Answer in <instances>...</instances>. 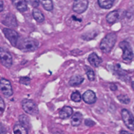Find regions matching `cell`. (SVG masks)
Listing matches in <instances>:
<instances>
[{
  "instance_id": "obj_28",
  "label": "cell",
  "mask_w": 134,
  "mask_h": 134,
  "mask_svg": "<svg viewBox=\"0 0 134 134\" xmlns=\"http://www.w3.org/2000/svg\"><path fill=\"white\" fill-rule=\"evenodd\" d=\"M5 105L4 100L0 97V115H2L4 111Z\"/></svg>"
},
{
  "instance_id": "obj_24",
  "label": "cell",
  "mask_w": 134,
  "mask_h": 134,
  "mask_svg": "<svg viewBox=\"0 0 134 134\" xmlns=\"http://www.w3.org/2000/svg\"><path fill=\"white\" fill-rule=\"evenodd\" d=\"M117 99L122 104H127L130 102V98L127 95H119L117 96Z\"/></svg>"
},
{
  "instance_id": "obj_13",
  "label": "cell",
  "mask_w": 134,
  "mask_h": 134,
  "mask_svg": "<svg viewBox=\"0 0 134 134\" xmlns=\"http://www.w3.org/2000/svg\"><path fill=\"white\" fill-rule=\"evenodd\" d=\"M88 61L94 67H97L99 66L102 61V59L99 58L95 52H93L89 55Z\"/></svg>"
},
{
  "instance_id": "obj_7",
  "label": "cell",
  "mask_w": 134,
  "mask_h": 134,
  "mask_svg": "<svg viewBox=\"0 0 134 134\" xmlns=\"http://www.w3.org/2000/svg\"><path fill=\"white\" fill-rule=\"evenodd\" d=\"M121 115L122 119L126 126V127L131 130H133L134 124H133V117L131 113L127 109L124 108L121 110Z\"/></svg>"
},
{
  "instance_id": "obj_32",
  "label": "cell",
  "mask_w": 134,
  "mask_h": 134,
  "mask_svg": "<svg viewBox=\"0 0 134 134\" xmlns=\"http://www.w3.org/2000/svg\"><path fill=\"white\" fill-rule=\"evenodd\" d=\"M119 134H132V133H130V132H128V131H127L122 130V131H121L120 132Z\"/></svg>"
},
{
  "instance_id": "obj_9",
  "label": "cell",
  "mask_w": 134,
  "mask_h": 134,
  "mask_svg": "<svg viewBox=\"0 0 134 134\" xmlns=\"http://www.w3.org/2000/svg\"><path fill=\"white\" fill-rule=\"evenodd\" d=\"M0 90L2 93L6 97H9L13 94L10 82L4 78H2L0 80Z\"/></svg>"
},
{
  "instance_id": "obj_23",
  "label": "cell",
  "mask_w": 134,
  "mask_h": 134,
  "mask_svg": "<svg viewBox=\"0 0 134 134\" xmlns=\"http://www.w3.org/2000/svg\"><path fill=\"white\" fill-rule=\"evenodd\" d=\"M71 99L75 102H80L81 100V96L80 93L78 91H75L72 93L71 96Z\"/></svg>"
},
{
  "instance_id": "obj_29",
  "label": "cell",
  "mask_w": 134,
  "mask_h": 134,
  "mask_svg": "<svg viewBox=\"0 0 134 134\" xmlns=\"http://www.w3.org/2000/svg\"><path fill=\"white\" fill-rule=\"evenodd\" d=\"M85 124L87 126H94L95 124L94 122V121H93L92 120H91V119H86L85 120Z\"/></svg>"
},
{
  "instance_id": "obj_16",
  "label": "cell",
  "mask_w": 134,
  "mask_h": 134,
  "mask_svg": "<svg viewBox=\"0 0 134 134\" xmlns=\"http://www.w3.org/2000/svg\"><path fill=\"white\" fill-rule=\"evenodd\" d=\"M82 119V114L79 112H77L72 117L71 119V124L73 126H78L81 124Z\"/></svg>"
},
{
  "instance_id": "obj_25",
  "label": "cell",
  "mask_w": 134,
  "mask_h": 134,
  "mask_svg": "<svg viewBox=\"0 0 134 134\" xmlns=\"http://www.w3.org/2000/svg\"><path fill=\"white\" fill-rule=\"evenodd\" d=\"M86 75L88 79V80L90 81H93L95 79V74L94 71L91 70L90 68H89L88 70L86 71Z\"/></svg>"
},
{
  "instance_id": "obj_17",
  "label": "cell",
  "mask_w": 134,
  "mask_h": 134,
  "mask_svg": "<svg viewBox=\"0 0 134 134\" xmlns=\"http://www.w3.org/2000/svg\"><path fill=\"white\" fill-rule=\"evenodd\" d=\"M32 16L34 18L38 23H42L44 20V17L41 11L36 8H34L32 10Z\"/></svg>"
},
{
  "instance_id": "obj_26",
  "label": "cell",
  "mask_w": 134,
  "mask_h": 134,
  "mask_svg": "<svg viewBox=\"0 0 134 134\" xmlns=\"http://www.w3.org/2000/svg\"><path fill=\"white\" fill-rule=\"evenodd\" d=\"M30 79L28 77H21L19 79V83L20 84L28 85L30 84Z\"/></svg>"
},
{
  "instance_id": "obj_6",
  "label": "cell",
  "mask_w": 134,
  "mask_h": 134,
  "mask_svg": "<svg viewBox=\"0 0 134 134\" xmlns=\"http://www.w3.org/2000/svg\"><path fill=\"white\" fill-rule=\"evenodd\" d=\"M3 32L10 44L13 46L16 47L17 46L19 38L17 32L14 30L8 28H4L3 29Z\"/></svg>"
},
{
  "instance_id": "obj_18",
  "label": "cell",
  "mask_w": 134,
  "mask_h": 134,
  "mask_svg": "<svg viewBox=\"0 0 134 134\" xmlns=\"http://www.w3.org/2000/svg\"><path fill=\"white\" fill-rule=\"evenodd\" d=\"M83 81H84V78L82 76L80 75H75L73 76L71 78L69 83L70 86H74L80 85L83 82Z\"/></svg>"
},
{
  "instance_id": "obj_22",
  "label": "cell",
  "mask_w": 134,
  "mask_h": 134,
  "mask_svg": "<svg viewBox=\"0 0 134 134\" xmlns=\"http://www.w3.org/2000/svg\"><path fill=\"white\" fill-rule=\"evenodd\" d=\"M19 120L21 125L25 127L26 128H28L30 125V121L28 117L24 114H22L19 117Z\"/></svg>"
},
{
  "instance_id": "obj_5",
  "label": "cell",
  "mask_w": 134,
  "mask_h": 134,
  "mask_svg": "<svg viewBox=\"0 0 134 134\" xmlns=\"http://www.w3.org/2000/svg\"><path fill=\"white\" fill-rule=\"evenodd\" d=\"M126 14L124 10H115L109 12L106 16V21L109 24H114L121 19Z\"/></svg>"
},
{
  "instance_id": "obj_8",
  "label": "cell",
  "mask_w": 134,
  "mask_h": 134,
  "mask_svg": "<svg viewBox=\"0 0 134 134\" xmlns=\"http://www.w3.org/2000/svg\"><path fill=\"white\" fill-rule=\"evenodd\" d=\"M0 59L2 64L7 68H10L12 65L13 59L10 53L3 48H0Z\"/></svg>"
},
{
  "instance_id": "obj_3",
  "label": "cell",
  "mask_w": 134,
  "mask_h": 134,
  "mask_svg": "<svg viewBox=\"0 0 134 134\" xmlns=\"http://www.w3.org/2000/svg\"><path fill=\"white\" fill-rule=\"evenodd\" d=\"M21 105L24 110L30 115H36L39 113L36 104L32 100L24 99L21 102Z\"/></svg>"
},
{
  "instance_id": "obj_11",
  "label": "cell",
  "mask_w": 134,
  "mask_h": 134,
  "mask_svg": "<svg viewBox=\"0 0 134 134\" xmlns=\"http://www.w3.org/2000/svg\"><path fill=\"white\" fill-rule=\"evenodd\" d=\"M2 24L9 27H15L17 26V23L15 15L12 13H7L2 18Z\"/></svg>"
},
{
  "instance_id": "obj_1",
  "label": "cell",
  "mask_w": 134,
  "mask_h": 134,
  "mask_svg": "<svg viewBox=\"0 0 134 134\" xmlns=\"http://www.w3.org/2000/svg\"><path fill=\"white\" fill-rule=\"evenodd\" d=\"M117 40V35L115 33L107 34L101 41L99 45L100 49L104 53H108L110 52Z\"/></svg>"
},
{
  "instance_id": "obj_10",
  "label": "cell",
  "mask_w": 134,
  "mask_h": 134,
  "mask_svg": "<svg viewBox=\"0 0 134 134\" xmlns=\"http://www.w3.org/2000/svg\"><path fill=\"white\" fill-rule=\"evenodd\" d=\"M88 5V0H74L72 8L74 12L82 14L87 9Z\"/></svg>"
},
{
  "instance_id": "obj_27",
  "label": "cell",
  "mask_w": 134,
  "mask_h": 134,
  "mask_svg": "<svg viewBox=\"0 0 134 134\" xmlns=\"http://www.w3.org/2000/svg\"><path fill=\"white\" fill-rule=\"evenodd\" d=\"M25 1L35 8L38 7L39 4V0H25Z\"/></svg>"
},
{
  "instance_id": "obj_20",
  "label": "cell",
  "mask_w": 134,
  "mask_h": 134,
  "mask_svg": "<svg viewBox=\"0 0 134 134\" xmlns=\"http://www.w3.org/2000/svg\"><path fill=\"white\" fill-rule=\"evenodd\" d=\"M114 0H98L99 6L104 9H109L113 5Z\"/></svg>"
},
{
  "instance_id": "obj_19",
  "label": "cell",
  "mask_w": 134,
  "mask_h": 134,
  "mask_svg": "<svg viewBox=\"0 0 134 134\" xmlns=\"http://www.w3.org/2000/svg\"><path fill=\"white\" fill-rule=\"evenodd\" d=\"M13 131L14 134H28L27 129L23 125L19 124L14 125Z\"/></svg>"
},
{
  "instance_id": "obj_30",
  "label": "cell",
  "mask_w": 134,
  "mask_h": 134,
  "mask_svg": "<svg viewBox=\"0 0 134 134\" xmlns=\"http://www.w3.org/2000/svg\"><path fill=\"white\" fill-rule=\"evenodd\" d=\"M7 130L5 126L0 122V134H6Z\"/></svg>"
},
{
  "instance_id": "obj_14",
  "label": "cell",
  "mask_w": 134,
  "mask_h": 134,
  "mask_svg": "<svg viewBox=\"0 0 134 134\" xmlns=\"http://www.w3.org/2000/svg\"><path fill=\"white\" fill-rule=\"evenodd\" d=\"M13 5L20 12H25L27 9L26 2L25 0H11Z\"/></svg>"
},
{
  "instance_id": "obj_15",
  "label": "cell",
  "mask_w": 134,
  "mask_h": 134,
  "mask_svg": "<svg viewBox=\"0 0 134 134\" xmlns=\"http://www.w3.org/2000/svg\"><path fill=\"white\" fill-rule=\"evenodd\" d=\"M73 113V109L70 106L63 107L59 111V117L61 119H66L69 117Z\"/></svg>"
},
{
  "instance_id": "obj_2",
  "label": "cell",
  "mask_w": 134,
  "mask_h": 134,
  "mask_svg": "<svg viewBox=\"0 0 134 134\" xmlns=\"http://www.w3.org/2000/svg\"><path fill=\"white\" fill-rule=\"evenodd\" d=\"M39 46L38 42L32 38H26L19 44L18 48L24 52H32L36 50Z\"/></svg>"
},
{
  "instance_id": "obj_12",
  "label": "cell",
  "mask_w": 134,
  "mask_h": 134,
  "mask_svg": "<svg viewBox=\"0 0 134 134\" xmlns=\"http://www.w3.org/2000/svg\"><path fill=\"white\" fill-rule=\"evenodd\" d=\"M83 99L86 103L92 104L96 102V97L93 91L87 90L83 94Z\"/></svg>"
},
{
  "instance_id": "obj_31",
  "label": "cell",
  "mask_w": 134,
  "mask_h": 134,
  "mask_svg": "<svg viewBox=\"0 0 134 134\" xmlns=\"http://www.w3.org/2000/svg\"><path fill=\"white\" fill-rule=\"evenodd\" d=\"M4 8V3L2 0H0V12H2Z\"/></svg>"
},
{
  "instance_id": "obj_4",
  "label": "cell",
  "mask_w": 134,
  "mask_h": 134,
  "mask_svg": "<svg viewBox=\"0 0 134 134\" xmlns=\"http://www.w3.org/2000/svg\"><path fill=\"white\" fill-rule=\"evenodd\" d=\"M119 47L122 50V59L126 61L132 60L133 54L132 48L129 43L126 41H122L119 44Z\"/></svg>"
},
{
  "instance_id": "obj_33",
  "label": "cell",
  "mask_w": 134,
  "mask_h": 134,
  "mask_svg": "<svg viewBox=\"0 0 134 134\" xmlns=\"http://www.w3.org/2000/svg\"><path fill=\"white\" fill-rule=\"evenodd\" d=\"M110 88H111V90L112 91H115V90H116L117 89V87L116 86V85H113L112 86H110Z\"/></svg>"
},
{
  "instance_id": "obj_21",
  "label": "cell",
  "mask_w": 134,
  "mask_h": 134,
  "mask_svg": "<svg viewBox=\"0 0 134 134\" xmlns=\"http://www.w3.org/2000/svg\"><path fill=\"white\" fill-rule=\"evenodd\" d=\"M43 8L47 11H52L53 8L52 0H39Z\"/></svg>"
}]
</instances>
